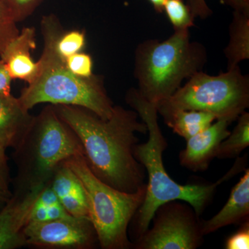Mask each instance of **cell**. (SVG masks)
Masks as SVG:
<instances>
[{
	"mask_svg": "<svg viewBox=\"0 0 249 249\" xmlns=\"http://www.w3.org/2000/svg\"><path fill=\"white\" fill-rule=\"evenodd\" d=\"M9 8L16 22H20L31 16L42 0H1Z\"/></svg>",
	"mask_w": 249,
	"mask_h": 249,
	"instance_id": "obj_24",
	"label": "cell"
},
{
	"mask_svg": "<svg viewBox=\"0 0 249 249\" xmlns=\"http://www.w3.org/2000/svg\"><path fill=\"white\" fill-rule=\"evenodd\" d=\"M165 1L166 0H148L157 14H162L163 12Z\"/></svg>",
	"mask_w": 249,
	"mask_h": 249,
	"instance_id": "obj_29",
	"label": "cell"
},
{
	"mask_svg": "<svg viewBox=\"0 0 249 249\" xmlns=\"http://www.w3.org/2000/svg\"><path fill=\"white\" fill-rule=\"evenodd\" d=\"M233 121L217 119L207 128L186 141V146L180 152V164L193 172L205 171L216 157L218 147L230 134L229 127Z\"/></svg>",
	"mask_w": 249,
	"mask_h": 249,
	"instance_id": "obj_10",
	"label": "cell"
},
{
	"mask_svg": "<svg viewBox=\"0 0 249 249\" xmlns=\"http://www.w3.org/2000/svg\"><path fill=\"white\" fill-rule=\"evenodd\" d=\"M84 186L89 206V219L103 249H128L133 244L128 237L129 224L146 195V183L135 193L116 190L96 178L83 154L64 161Z\"/></svg>",
	"mask_w": 249,
	"mask_h": 249,
	"instance_id": "obj_6",
	"label": "cell"
},
{
	"mask_svg": "<svg viewBox=\"0 0 249 249\" xmlns=\"http://www.w3.org/2000/svg\"><path fill=\"white\" fill-rule=\"evenodd\" d=\"M224 248L226 249H249V221L242 224L240 229L227 239Z\"/></svg>",
	"mask_w": 249,
	"mask_h": 249,
	"instance_id": "obj_25",
	"label": "cell"
},
{
	"mask_svg": "<svg viewBox=\"0 0 249 249\" xmlns=\"http://www.w3.org/2000/svg\"><path fill=\"white\" fill-rule=\"evenodd\" d=\"M125 101L146 124L148 133L147 142L137 143L134 150V157L143 165L148 178L145 200L132 219V237L136 242L149 229L156 210L168 201H185L200 217L212 200L217 187L240 173L245 160L238 159L231 169L212 184H179L170 178L163 165V154L168 142L159 124L156 105L142 97L135 88L127 91Z\"/></svg>",
	"mask_w": 249,
	"mask_h": 249,
	"instance_id": "obj_2",
	"label": "cell"
},
{
	"mask_svg": "<svg viewBox=\"0 0 249 249\" xmlns=\"http://www.w3.org/2000/svg\"><path fill=\"white\" fill-rule=\"evenodd\" d=\"M0 178L9 184H11L12 180L10 173L9 159L6 155V151L1 149H0Z\"/></svg>",
	"mask_w": 249,
	"mask_h": 249,
	"instance_id": "obj_27",
	"label": "cell"
},
{
	"mask_svg": "<svg viewBox=\"0 0 249 249\" xmlns=\"http://www.w3.org/2000/svg\"><path fill=\"white\" fill-rule=\"evenodd\" d=\"M27 247L41 249H91L98 245L89 218L70 217L29 222L24 229Z\"/></svg>",
	"mask_w": 249,
	"mask_h": 249,
	"instance_id": "obj_9",
	"label": "cell"
},
{
	"mask_svg": "<svg viewBox=\"0 0 249 249\" xmlns=\"http://www.w3.org/2000/svg\"><path fill=\"white\" fill-rule=\"evenodd\" d=\"M13 196L10 184L0 178V211L7 204Z\"/></svg>",
	"mask_w": 249,
	"mask_h": 249,
	"instance_id": "obj_28",
	"label": "cell"
},
{
	"mask_svg": "<svg viewBox=\"0 0 249 249\" xmlns=\"http://www.w3.org/2000/svg\"><path fill=\"white\" fill-rule=\"evenodd\" d=\"M168 201L156 210L153 227L133 243L136 249H196L202 244L200 220L190 204Z\"/></svg>",
	"mask_w": 249,
	"mask_h": 249,
	"instance_id": "obj_8",
	"label": "cell"
},
{
	"mask_svg": "<svg viewBox=\"0 0 249 249\" xmlns=\"http://www.w3.org/2000/svg\"><path fill=\"white\" fill-rule=\"evenodd\" d=\"M50 184L60 204L70 215L89 219L84 186L74 172L64 161L54 172Z\"/></svg>",
	"mask_w": 249,
	"mask_h": 249,
	"instance_id": "obj_14",
	"label": "cell"
},
{
	"mask_svg": "<svg viewBox=\"0 0 249 249\" xmlns=\"http://www.w3.org/2000/svg\"><path fill=\"white\" fill-rule=\"evenodd\" d=\"M161 116L174 133L186 141L207 128L217 119L211 113L196 110H178Z\"/></svg>",
	"mask_w": 249,
	"mask_h": 249,
	"instance_id": "obj_17",
	"label": "cell"
},
{
	"mask_svg": "<svg viewBox=\"0 0 249 249\" xmlns=\"http://www.w3.org/2000/svg\"><path fill=\"white\" fill-rule=\"evenodd\" d=\"M59 25L58 18L53 14L42 18L44 49L37 61L40 70L36 79L23 89L18 101L27 111L41 103H50L86 108L101 119H109L114 106L102 77L95 74L88 78L76 76L67 69L65 59L57 53L54 42Z\"/></svg>",
	"mask_w": 249,
	"mask_h": 249,
	"instance_id": "obj_3",
	"label": "cell"
},
{
	"mask_svg": "<svg viewBox=\"0 0 249 249\" xmlns=\"http://www.w3.org/2000/svg\"><path fill=\"white\" fill-rule=\"evenodd\" d=\"M249 170L232 188L224 207L209 220H200L201 233L205 236L232 224H242L249 221Z\"/></svg>",
	"mask_w": 249,
	"mask_h": 249,
	"instance_id": "obj_13",
	"label": "cell"
},
{
	"mask_svg": "<svg viewBox=\"0 0 249 249\" xmlns=\"http://www.w3.org/2000/svg\"><path fill=\"white\" fill-rule=\"evenodd\" d=\"M65 62L67 69L77 76L88 78L93 75L92 58L85 52H79L67 57L65 59Z\"/></svg>",
	"mask_w": 249,
	"mask_h": 249,
	"instance_id": "obj_23",
	"label": "cell"
},
{
	"mask_svg": "<svg viewBox=\"0 0 249 249\" xmlns=\"http://www.w3.org/2000/svg\"><path fill=\"white\" fill-rule=\"evenodd\" d=\"M233 10L249 11V0H223ZM187 5L189 7L192 16L196 18L205 19L213 14L212 10L206 4V0H188Z\"/></svg>",
	"mask_w": 249,
	"mask_h": 249,
	"instance_id": "obj_22",
	"label": "cell"
},
{
	"mask_svg": "<svg viewBox=\"0 0 249 249\" xmlns=\"http://www.w3.org/2000/svg\"><path fill=\"white\" fill-rule=\"evenodd\" d=\"M237 124L218 147L216 158L219 160L238 157L249 145V113L245 111L237 118Z\"/></svg>",
	"mask_w": 249,
	"mask_h": 249,
	"instance_id": "obj_18",
	"label": "cell"
},
{
	"mask_svg": "<svg viewBox=\"0 0 249 249\" xmlns=\"http://www.w3.org/2000/svg\"><path fill=\"white\" fill-rule=\"evenodd\" d=\"M42 188L24 196L13 194L9 202L0 211V249L27 247L24 229L30 221L33 206Z\"/></svg>",
	"mask_w": 249,
	"mask_h": 249,
	"instance_id": "obj_11",
	"label": "cell"
},
{
	"mask_svg": "<svg viewBox=\"0 0 249 249\" xmlns=\"http://www.w3.org/2000/svg\"><path fill=\"white\" fill-rule=\"evenodd\" d=\"M34 116L14 96H0V149L14 148L27 132Z\"/></svg>",
	"mask_w": 249,
	"mask_h": 249,
	"instance_id": "obj_15",
	"label": "cell"
},
{
	"mask_svg": "<svg viewBox=\"0 0 249 249\" xmlns=\"http://www.w3.org/2000/svg\"><path fill=\"white\" fill-rule=\"evenodd\" d=\"M12 80L4 62L0 59V96L8 97V96H12L11 94Z\"/></svg>",
	"mask_w": 249,
	"mask_h": 249,
	"instance_id": "obj_26",
	"label": "cell"
},
{
	"mask_svg": "<svg viewBox=\"0 0 249 249\" xmlns=\"http://www.w3.org/2000/svg\"><path fill=\"white\" fill-rule=\"evenodd\" d=\"M78 154L83 155V148L76 134L59 117L53 105L44 108L34 116L14 148L13 194L24 196L45 186L60 163Z\"/></svg>",
	"mask_w": 249,
	"mask_h": 249,
	"instance_id": "obj_4",
	"label": "cell"
},
{
	"mask_svg": "<svg viewBox=\"0 0 249 249\" xmlns=\"http://www.w3.org/2000/svg\"><path fill=\"white\" fill-rule=\"evenodd\" d=\"M54 45L57 53L65 59L84 50L86 46V35L83 31H62L60 24L55 33Z\"/></svg>",
	"mask_w": 249,
	"mask_h": 249,
	"instance_id": "obj_19",
	"label": "cell"
},
{
	"mask_svg": "<svg viewBox=\"0 0 249 249\" xmlns=\"http://www.w3.org/2000/svg\"><path fill=\"white\" fill-rule=\"evenodd\" d=\"M36 29L23 28L0 55L12 79L32 83L38 74V62L32 58L31 52L36 48Z\"/></svg>",
	"mask_w": 249,
	"mask_h": 249,
	"instance_id": "obj_12",
	"label": "cell"
},
{
	"mask_svg": "<svg viewBox=\"0 0 249 249\" xmlns=\"http://www.w3.org/2000/svg\"><path fill=\"white\" fill-rule=\"evenodd\" d=\"M160 116L178 110H196L217 119L234 121L249 107V77L240 66L216 76L201 71L170 97L156 104Z\"/></svg>",
	"mask_w": 249,
	"mask_h": 249,
	"instance_id": "obj_7",
	"label": "cell"
},
{
	"mask_svg": "<svg viewBox=\"0 0 249 249\" xmlns=\"http://www.w3.org/2000/svg\"><path fill=\"white\" fill-rule=\"evenodd\" d=\"M229 32V43L224 50L227 70L249 59V11L234 10Z\"/></svg>",
	"mask_w": 249,
	"mask_h": 249,
	"instance_id": "obj_16",
	"label": "cell"
},
{
	"mask_svg": "<svg viewBox=\"0 0 249 249\" xmlns=\"http://www.w3.org/2000/svg\"><path fill=\"white\" fill-rule=\"evenodd\" d=\"M163 12L173 26L174 31L189 29L195 26V19L183 0H166Z\"/></svg>",
	"mask_w": 249,
	"mask_h": 249,
	"instance_id": "obj_20",
	"label": "cell"
},
{
	"mask_svg": "<svg viewBox=\"0 0 249 249\" xmlns=\"http://www.w3.org/2000/svg\"><path fill=\"white\" fill-rule=\"evenodd\" d=\"M16 19L9 8L0 0V55L19 34Z\"/></svg>",
	"mask_w": 249,
	"mask_h": 249,
	"instance_id": "obj_21",
	"label": "cell"
},
{
	"mask_svg": "<svg viewBox=\"0 0 249 249\" xmlns=\"http://www.w3.org/2000/svg\"><path fill=\"white\" fill-rule=\"evenodd\" d=\"M59 117L76 134L87 164L103 182L119 191L135 193L145 184V170L134 156L137 133L147 128L134 109L114 106L109 119L78 106H53Z\"/></svg>",
	"mask_w": 249,
	"mask_h": 249,
	"instance_id": "obj_1",
	"label": "cell"
},
{
	"mask_svg": "<svg viewBox=\"0 0 249 249\" xmlns=\"http://www.w3.org/2000/svg\"><path fill=\"white\" fill-rule=\"evenodd\" d=\"M207 61L206 47L191 40L189 29L175 30L163 41L144 40L134 52L137 90L149 102L157 104L170 97L183 80L202 71Z\"/></svg>",
	"mask_w": 249,
	"mask_h": 249,
	"instance_id": "obj_5",
	"label": "cell"
}]
</instances>
